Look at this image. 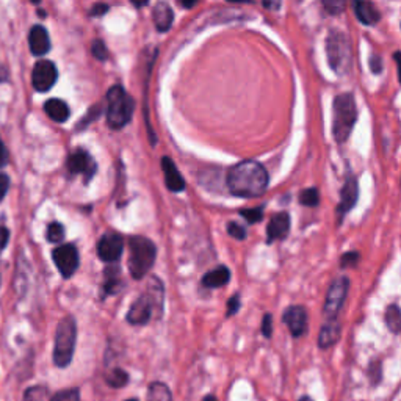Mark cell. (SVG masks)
I'll list each match as a JSON object with an SVG mask.
<instances>
[{"label": "cell", "mask_w": 401, "mask_h": 401, "mask_svg": "<svg viewBox=\"0 0 401 401\" xmlns=\"http://www.w3.org/2000/svg\"><path fill=\"white\" fill-rule=\"evenodd\" d=\"M227 232H229V235H232L234 239H237V240H245L246 239V229L240 225H237V223H229Z\"/></svg>", "instance_id": "obj_32"}, {"label": "cell", "mask_w": 401, "mask_h": 401, "mask_svg": "<svg viewBox=\"0 0 401 401\" xmlns=\"http://www.w3.org/2000/svg\"><path fill=\"white\" fill-rule=\"evenodd\" d=\"M68 169L71 174H83L85 182H88L91 177L94 176L97 167H96V162L93 160V157H91L88 153H85V150L78 149L69 155Z\"/></svg>", "instance_id": "obj_12"}, {"label": "cell", "mask_w": 401, "mask_h": 401, "mask_svg": "<svg viewBox=\"0 0 401 401\" xmlns=\"http://www.w3.org/2000/svg\"><path fill=\"white\" fill-rule=\"evenodd\" d=\"M323 6L330 15H340L345 10V3L340 0H328V2H323Z\"/></svg>", "instance_id": "obj_33"}, {"label": "cell", "mask_w": 401, "mask_h": 401, "mask_svg": "<svg viewBox=\"0 0 401 401\" xmlns=\"http://www.w3.org/2000/svg\"><path fill=\"white\" fill-rule=\"evenodd\" d=\"M58 272L63 278H71L78 268V251L74 245H63L54 249L52 253Z\"/></svg>", "instance_id": "obj_10"}, {"label": "cell", "mask_w": 401, "mask_h": 401, "mask_svg": "<svg viewBox=\"0 0 401 401\" xmlns=\"http://www.w3.org/2000/svg\"><path fill=\"white\" fill-rule=\"evenodd\" d=\"M162 169H163V174H165V183H167L168 190L177 193L185 188V181H183L179 169L176 168L174 162L171 160L169 157H163L162 159Z\"/></svg>", "instance_id": "obj_16"}, {"label": "cell", "mask_w": 401, "mask_h": 401, "mask_svg": "<svg viewBox=\"0 0 401 401\" xmlns=\"http://www.w3.org/2000/svg\"><path fill=\"white\" fill-rule=\"evenodd\" d=\"M288 232H290V216H288L287 212L274 213L267 227L268 243H273L276 240H284Z\"/></svg>", "instance_id": "obj_14"}, {"label": "cell", "mask_w": 401, "mask_h": 401, "mask_svg": "<svg viewBox=\"0 0 401 401\" xmlns=\"http://www.w3.org/2000/svg\"><path fill=\"white\" fill-rule=\"evenodd\" d=\"M342 328L337 320H330L328 323L321 328L318 334V346L321 350H328L332 345H335L340 339Z\"/></svg>", "instance_id": "obj_18"}, {"label": "cell", "mask_w": 401, "mask_h": 401, "mask_svg": "<svg viewBox=\"0 0 401 401\" xmlns=\"http://www.w3.org/2000/svg\"><path fill=\"white\" fill-rule=\"evenodd\" d=\"M264 6H265V8H279L281 3H268V2H265Z\"/></svg>", "instance_id": "obj_45"}, {"label": "cell", "mask_w": 401, "mask_h": 401, "mask_svg": "<svg viewBox=\"0 0 401 401\" xmlns=\"http://www.w3.org/2000/svg\"><path fill=\"white\" fill-rule=\"evenodd\" d=\"M332 135L337 143H345L350 138L358 120V108L351 93H344L335 97L332 104Z\"/></svg>", "instance_id": "obj_2"}, {"label": "cell", "mask_w": 401, "mask_h": 401, "mask_svg": "<svg viewBox=\"0 0 401 401\" xmlns=\"http://www.w3.org/2000/svg\"><path fill=\"white\" fill-rule=\"evenodd\" d=\"M107 10H108V5L96 3L93 8L90 10V16H102V15H105V11Z\"/></svg>", "instance_id": "obj_41"}, {"label": "cell", "mask_w": 401, "mask_h": 401, "mask_svg": "<svg viewBox=\"0 0 401 401\" xmlns=\"http://www.w3.org/2000/svg\"><path fill=\"white\" fill-rule=\"evenodd\" d=\"M77 339L76 320L72 317H64L57 328L55 348H54V363L57 367H66L74 356Z\"/></svg>", "instance_id": "obj_7"}, {"label": "cell", "mask_w": 401, "mask_h": 401, "mask_svg": "<svg viewBox=\"0 0 401 401\" xmlns=\"http://www.w3.org/2000/svg\"><path fill=\"white\" fill-rule=\"evenodd\" d=\"M153 19L154 24L159 31H167L169 30L171 25L174 21V13L171 10V6L168 3H157L155 8L153 11Z\"/></svg>", "instance_id": "obj_19"}, {"label": "cell", "mask_w": 401, "mask_h": 401, "mask_svg": "<svg viewBox=\"0 0 401 401\" xmlns=\"http://www.w3.org/2000/svg\"><path fill=\"white\" fill-rule=\"evenodd\" d=\"M8 240H10V231L6 227L0 226V253L3 251L6 245H8Z\"/></svg>", "instance_id": "obj_40"}, {"label": "cell", "mask_w": 401, "mask_h": 401, "mask_svg": "<svg viewBox=\"0 0 401 401\" xmlns=\"http://www.w3.org/2000/svg\"><path fill=\"white\" fill-rule=\"evenodd\" d=\"M45 237H48V240L52 243L62 241L63 237H64V227L60 225V223H52V225H49V227H48Z\"/></svg>", "instance_id": "obj_27"}, {"label": "cell", "mask_w": 401, "mask_h": 401, "mask_svg": "<svg viewBox=\"0 0 401 401\" xmlns=\"http://www.w3.org/2000/svg\"><path fill=\"white\" fill-rule=\"evenodd\" d=\"M300 202L302 204V206H307V207L318 206V202H320L318 190L317 188L302 190V192L300 193Z\"/></svg>", "instance_id": "obj_25"}, {"label": "cell", "mask_w": 401, "mask_h": 401, "mask_svg": "<svg viewBox=\"0 0 401 401\" xmlns=\"http://www.w3.org/2000/svg\"><path fill=\"white\" fill-rule=\"evenodd\" d=\"M6 162H8V153H6L3 143L0 140V168L5 167Z\"/></svg>", "instance_id": "obj_42"}, {"label": "cell", "mask_w": 401, "mask_h": 401, "mask_svg": "<svg viewBox=\"0 0 401 401\" xmlns=\"http://www.w3.org/2000/svg\"><path fill=\"white\" fill-rule=\"evenodd\" d=\"M358 195H359V190H358V181L354 179L353 176H350L345 182L344 188H342V193H340V204H339V213L340 216H344L346 212H350V210L354 207V204L358 201Z\"/></svg>", "instance_id": "obj_15"}, {"label": "cell", "mask_w": 401, "mask_h": 401, "mask_svg": "<svg viewBox=\"0 0 401 401\" xmlns=\"http://www.w3.org/2000/svg\"><path fill=\"white\" fill-rule=\"evenodd\" d=\"M150 290L138 298L127 314V321L132 325H146L153 317L155 304L162 309L163 304V286L159 279H153L149 284Z\"/></svg>", "instance_id": "obj_6"}, {"label": "cell", "mask_w": 401, "mask_h": 401, "mask_svg": "<svg viewBox=\"0 0 401 401\" xmlns=\"http://www.w3.org/2000/svg\"><path fill=\"white\" fill-rule=\"evenodd\" d=\"M29 44H30L31 54L34 55L48 54L50 49V38H49L48 30H45L43 25H35V27L30 30Z\"/></svg>", "instance_id": "obj_17"}, {"label": "cell", "mask_w": 401, "mask_h": 401, "mask_svg": "<svg viewBox=\"0 0 401 401\" xmlns=\"http://www.w3.org/2000/svg\"><path fill=\"white\" fill-rule=\"evenodd\" d=\"M262 334H264L267 339L272 337V334H273V317H272V314H265L264 320H262Z\"/></svg>", "instance_id": "obj_34"}, {"label": "cell", "mask_w": 401, "mask_h": 401, "mask_svg": "<svg viewBox=\"0 0 401 401\" xmlns=\"http://www.w3.org/2000/svg\"><path fill=\"white\" fill-rule=\"evenodd\" d=\"M148 401H173V395L167 384L153 383L148 389Z\"/></svg>", "instance_id": "obj_24"}, {"label": "cell", "mask_w": 401, "mask_h": 401, "mask_svg": "<svg viewBox=\"0 0 401 401\" xmlns=\"http://www.w3.org/2000/svg\"><path fill=\"white\" fill-rule=\"evenodd\" d=\"M348 288H350V281H348L345 276H340V278L335 279L331 284L323 307L325 317L328 320H335V317H337V314L340 312V309L346 300Z\"/></svg>", "instance_id": "obj_8"}, {"label": "cell", "mask_w": 401, "mask_h": 401, "mask_svg": "<svg viewBox=\"0 0 401 401\" xmlns=\"http://www.w3.org/2000/svg\"><path fill=\"white\" fill-rule=\"evenodd\" d=\"M370 69L374 72V74H379L383 71V58H381L378 54H373L370 57Z\"/></svg>", "instance_id": "obj_35"}, {"label": "cell", "mask_w": 401, "mask_h": 401, "mask_svg": "<svg viewBox=\"0 0 401 401\" xmlns=\"http://www.w3.org/2000/svg\"><path fill=\"white\" fill-rule=\"evenodd\" d=\"M358 260H359L358 253H348L344 255V258H342V265L350 267V265L358 264Z\"/></svg>", "instance_id": "obj_39"}, {"label": "cell", "mask_w": 401, "mask_h": 401, "mask_svg": "<svg viewBox=\"0 0 401 401\" xmlns=\"http://www.w3.org/2000/svg\"><path fill=\"white\" fill-rule=\"evenodd\" d=\"M282 321L287 325L293 337H301L307 331V312L302 306H290L282 315Z\"/></svg>", "instance_id": "obj_13"}, {"label": "cell", "mask_w": 401, "mask_h": 401, "mask_svg": "<svg viewBox=\"0 0 401 401\" xmlns=\"http://www.w3.org/2000/svg\"><path fill=\"white\" fill-rule=\"evenodd\" d=\"M181 5H183V6H185V8H192V6L195 5V2H188V3H183V2H182Z\"/></svg>", "instance_id": "obj_47"}, {"label": "cell", "mask_w": 401, "mask_h": 401, "mask_svg": "<svg viewBox=\"0 0 401 401\" xmlns=\"http://www.w3.org/2000/svg\"><path fill=\"white\" fill-rule=\"evenodd\" d=\"M240 215L249 223V225H254V223H258L264 218V207L245 209V210H241Z\"/></svg>", "instance_id": "obj_28"}, {"label": "cell", "mask_w": 401, "mask_h": 401, "mask_svg": "<svg viewBox=\"0 0 401 401\" xmlns=\"http://www.w3.org/2000/svg\"><path fill=\"white\" fill-rule=\"evenodd\" d=\"M135 104L120 85L111 87L107 93V122L111 129H122L132 120Z\"/></svg>", "instance_id": "obj_4"}, {"label": "cell", "mask_w": 401, "mask_h": 401, "mask_svg": "<svg viewBox=\"0 0 401 401\" xmlns=\"http://www.w3.org/2000/svg\"><path fill=\"white\" fill-rule=\"evenodd\" d=\"M10 188V179L6 174H0V201L5 198L6 192H8Z\"/></svg>", "instance_id": "obj_38"}, {"label": "cell", "mask_w": 401, "mask_h": 401, "mask_svg": "<svg viewBox=\"0 0 401 401\" xmlns=\"http://www.w3.org/2000/svg\"><path fill=\"white\" fill-rule=\"evenodd\" d=\"M91 50H93V55L97 58V60H101V62L107 60L108 52H107V48H105L104 41H101V39H96V41H93Z\"/></svg>", "instance_id": "obj_31"}, {"label": "cell", "mask_w": 401, "mask_h": 401, "mask_svg": "<svg viewBox=\"0 0 401 401\" xmlns=\"http://www.w3.org/2000/svg\"><path fill=\"white\" fill-rule=\"evenodd\" d=\"M326 57L335 74L346 76L353 66V48L350 38L339 30H331L326 38Z\"/></svg>", "instance_id": "obj_3"}, {"label": "cell", "mask_w": 401, "mask_h": 401, "mask_svg": "<svg viewBox=\"0 0 401 401\" xmlns=\"http://www.w3.org/2000/svg\"><path fill=\"white\" fill-rule=\"evenodd\" d=\"M298 401H314L311 397H307V395H304V397H301Z\"/></svg>", "instance_id": "obj_48"}, {"label": "cell", "mask_w": 401, "mask_h": 401, "mask_svg": "<svg viewBox=\"0 0 401 401\" xmlns=\"http://www.w3.org/2000/svg\"><path fill=\"white\" fill-rule=\"evenodd\" d=\"M386 325L393 334H401V309L397 304H391L386 309Z\"/></svg>", "instance_id": "obj_23"}, {"label": "cell", "mask_w": 401, "mask_h": 401, "mask_svg": "<svg viewBox=\"0 0 401 401\" xmlns=\"http://www.w3.org/2000/svg\"><path fill=\"white\" fill-rule=\"evenodd\" d=\"M127 401H138V400H127Z\"/></svg>", "instance_id": "obj_49"}, {"label": "cell", "mask_w": 401, "mask_h": 401, "mask_svg": "<svg viewBox=\"0 0 401 401\" xmlns=\"http://www.w3.org/2000/svg\"><path fill=\"white\" fill-rule=\"evenodd\" d=\"M393 58H395V62L398 64V78H400V83H401V52H397V54L393 55Z\"/></svg>", "instance_id": "obj_44"}, {"label": "cell", "mask_w": 401, "mask_h": 401, "mask_svg": "<svg viewBox=\"0 0 401 401\" xmlns=\"http://www.w3.org/2000/svg\"><path fill=\"white\" fill-rule=\"evenodd\" d=\"M227 187L239 198H258L268 187V173L259 162H240L229 171Z\"/></svg>", "instance_id": "obj_1"}, {"label": "cell", "mask_w": 401, "mask_h": 401, "mask_svg": "<svg viewBox=\"0 0 401 401\" xmlns=\"http://www.w3.org/2000/svg\"><path fill=\"white\" fill-rule=\"evenodd\" d=\"M107 381L111 387H122L127 384L129 377L126 372L121 370V368H115V370L107 377Z\"/></svg>", "instance_id": "obj_26"}, {"label": "cell", "mask_w": 401, "mask_h": 401, "mask_svg": "<svg viewBox=\"0 0 401 401\" xmlns=\"http://www.w3.org/2000/svg\"><path fill=\"white\" fill-rule=\"evenodd\" d=\"M129 269L135 279H141L153 268L157 255L155 245L144 237H132L129 240Z\"/></svg>", "instance_id": "obj_5"}, {"label": "cell", "mask_w": 401, "mask_h": 401, "mask_svg": "<svg viewBox=\"0 0 401 401\" xmlns=\"http://www.w3.org/2000/svg\"><path fill=\"white\" fill-rule=\"evenodd\" d=\"M370 381L373 383V386L379 384V381H381V365H379V363H374L370 365Z\"/></svg>", "instance_id": "obj_37"}, {"label": "cell", "mask_w": 401, "mask_h": 401, "mask_svg": "<svg viewBox=\"0 0 401 401\" xmlns=\"http://www.w3.org/2000/svg\"><path fill=\"white\" fill-rule=\"evenodd\" d=\"M24 401H48V391L44 387H31L25 392Z\"/></svg>", "instance_id": "obj_29"}, {"label": "cell", "mask_w": 401, "mask_h": 401, "mask_svg": "<svg viewBox=\"0 0 401 401\" xmlns=\"http://www.w3.org/2000/svg\"><path fill=\"white\" fill-rule=\"evenodd\" d=\"M44 111L48 113L50 120L55 122H66L71 113L68 104L62 99H50L45 102Z\"/></svg>", "instance_id": "obj_20"}, {"label": "cell", "mask_w": 401, "mask_h": 401, "mask_svg": "<svg viewBox=\"0 0 401 401\" xmlns=\"http://www.w3.org/2000/svg\"><path fill=\"white\" fill-rule=\"evenodd\" d=\"M124 240L120 234H105L97 243V255L108 264H113L122 255Z\"/></svg>", "instance_id": "obj_11"}, {"label": "cell", "mask_w": 401, "mask_h": 401, "mask_svg": "<svg viewBox=\"0 0 401 401\" xmlns=\"http://www.w3.org/2000/svg\"><path fill=\"white\" fill-rule=\"evenodd\" d=\"M8 78V69H6L2 63H0V82H5Z\"/></svg>", "instance_id": "obj_43"}, {"label": "cell", "mask_w": 401, "mask_h": 401, "mask_svg": "<svg viewBox=\"0 0 401 401\" xmlns=\"http://www.w3.org/2000/svg\"><path fill=\"white\" fill-rule=\"evenodd\" d=\"M229 279H231V272H229L227 267H218L209 272L202 278V286L207 288H218L226 286Z\"/></svg>", "instance_id": "obj_21"}, {"label": "cell", "mask_w": 401, "mask_h": 401, "mask_svg": "<svg viewBox=\"0 0 401 401\" xmlns=\"http://www.w3.org/2000/svg\"><path fill=\"white\" fill-rule=\"evenodd\" d=\"M50 401H80V395H78V391L68 389L58 392Z\"/></svg>", "instance_id": "obj_30"}, {"label": "cell", "mask_w": 401, "mask_h": 401, "mask_svg": "<svg viewBox=\"0 0 401 401\" xmlns=\"http://www.w3.org/2000/svg\"><path fill=\"white\" fill-rule=\"evenodd\" d=\"M202 401H216V398L213 395H207V397H204Z\"/></svg>", "instance_id": "obj_46"}, {"label": "cell", "mask_w": 401, "mask_h": 401, "mask_svg": "<svg viewBox=\"0 0 401 401\" xmlns=\"http://www.w3.org/2000/svg\"><path fill=\"white\" fill-rule=\"evenodd\" d=\"M239 309H240V297L239 295H234V297L227 302V317H231V315L237 314Z\"/></svg>", "instance_id": "obj_36"}, {"label": "cell", "mask_w": 401, "mask_h": 401, "mask_svg": "<svg viewBox=\"0 0 401 401\" xmlns=\"http://www.w3.org/2000/svg\"><path fill=\"white\" fill-rule=\"evenodd\" d=\"M58 78V71L57 66L49 60L38 62L31 72V83H34V88L39 93H45L52 87H54Z\"/></svg>", "instance_id": "obj_9"}, {"label": "cell", "mask_w": 401, "mask_h": 401, "mask_svg": "<svg viewBox=\"0 0 401 401\" xmlns=\"http://www.w3.org/2000/svg\"><path fill=\"white\" fill-rule=\"evenodd\" d=\"M354 11H356V17L365 25H374L381 17L374 5L368 2H356L354 3Z\"/></svg>", "instance_id": "obj_22"}]
</instances>
